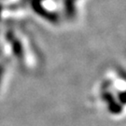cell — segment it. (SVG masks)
Listing matches in <instances>:
<instances>
[{
  "label": "cell",
  "mask_w": 126,
  "mask_h": 126,
  "mask_svg": "<svg viewBox=\"0 0 126 126\" xmlns=\"http://www.w3.org/2000/svg\"><path fill=\"white\" fill-rule=\"evenodd\" d=\"M10 45L11 48L13 50L14 54L18 57L21 58L23 56V50H22V47H21V43L19 42V40H17L15 37H11L10 38Z\"/></svg>",
  "instance_id": "obj_1"
},
{
  "label": "cell",
  "mask_w": 126,
  "mask_h": 126,
  "mask_svg": "<svg viewBox=\"0 0 126 126\" xmlns=\"http://www.w3.org/2000/svg\"><path fill=\"white\" fill-rule=\"evenodd\" d=\"M4 74H5V66L3 65V63H0V86H1L3 78H4Z\"/></svg>",
  "instance_id": "obj_2"
}]
</instances>
